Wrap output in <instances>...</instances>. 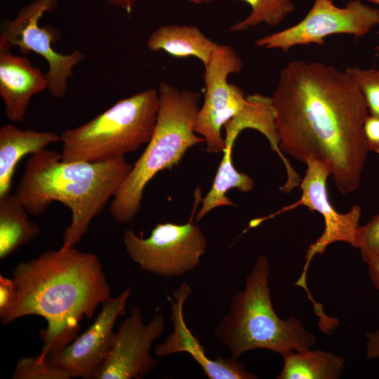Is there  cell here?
<instances>
[{
	"label": "cell",
	"instance_id": "cell-28",
	"mask_svg": "<svg viewBox=\"0 0 379 379\" xmlns=\"http://www.w3.org/2000/svg\"><path fill=\"white\" fill-rule=\"evenodd\" d=\"M367 264L371 281L379 292V255L371 259Z\"/></svg>",
	"mask_w": 379,
	"mask_h": 379
},
{
	"label": "cell",
	"instance_id": "cell-20",
	"mask_svg": "<svg viewBox=\"0 0 379 379\" xmlns=\"http://www.w3.org/2000/svg\"><path fill=\"white\" fill-rule=\"evenodd\" d=\"M234 143L225 142L223 157L217 171L213 185L201 200V207L196 216V221L201 220L208 212L224 206H234V203L226 197L227 192L233 188L248 192L253 190L254 181L244 173L238 172L232 161V149Z\"/></svg>",
	"mask_w": 379,
	"mask_h": 379
},
{
	"label": "cell",
	"instance_id": "cell-14",
	"mask_svg": "<svg viewBox=\"0 0 379 379\" xmlns=\"http://www.w3.org/2000/svg\"><path fill=\"white\" fill-rule=\"evenodd\" d=\"M191 293V287L187 283L182 284L173 291L175 300L171 299L170 305L173 330L162 343L155 347L154 354L157 357H166L178 352H187L209 379L258 378L234 357L224 359L217 357L215 359H211L206 356L204 347L192 334L184 319L183 306Z\"/></svg>",
	"mask_w": 379,
	"mask_h": 379
},
{
	"label": "cell",
	"instance_id": "cell-11",
	"mask_svg": "<svg viewBox=\"0 0 379 379\" xmlns=\"http://www.w3.org/2000/svg\"><path fill=\"white\" fill-rule=\"evenodd\" d=\"M306 164L307 167L305 175L299 185L302 190L300 199L283 208L277 213L302 205L311 211H317L324 220V231L321 237L308 247L302 272L295 282V285L305 290L312 302L316 304L306 283V276L311 261L317 254H322L329 245L336 241L348 243L356 248V237L359 227L361 209L359 206L355 205L347 213H340L336 211L328 197L326 180L331 175L329 169L324 164L314 159H310Z\"/></svg>",
	"mask_w": 379,
	"mask_h": 379
},
{
	"label": "cell",
	"instance_id": "cell-19",
	"mask_svg": "<svg viewBox=\"0 0 379 379\" xmlns=\"http://www.w3.org/2000/svg\"><path fill=\"white\" fill-rule=\"evenodd\" d=\"M282 357L278 379H338L345 367L343 357L321 350L290 352Z\"/></svg>",
	"mask_w": 379,
	"mask_h": 379
},
{
	"label": "cell",
	"instance_id": "cell-15",
	"mask_svg": "<svg viewBox=\"0 0 379 379\" xmlns=\"http://www.w3.org/2000/svg\"><path fill=\"white\" fill-rule=\"evenodd\" d=\"M47 88L39 67L27 57L13 54L12 48L0 45V95L9 121L22 122L32 98Z\"/></svg>",
	"mask_w": 379,
	"mask_h": 379
},
{
	"label": "cell",
	"instance_id": "cell-4",
	"mask_svg": "<svg viewBox=\"0 0 379 379\" xmlns=\"http://www.w3.org/2000/svg\"><path fill=\"white\" fill-rule=\"evenodd\" d=\"M159 109L152 136L114 197L109 212L120 224H129L141 209L147 183L159 171L177 166L186 152L204 142L194 130L199 110V95L162 81L158 88Z\"/></svg>",
	"mask_w": 379,
	"mask_h": 379
},
{
	"label": "cell",
	"instance_id": "cell-12",
	"mask_svg": "<svg viewBox=\"0 0 379 379\" xmlns=\"http://www.w3.org/2000/svg\"><path fill=\"white\" fill-rule=\"evenodd\" d=\"M165 327L162 314L144 324L140 308L135 305L114 332L108 355L95 379H140L157 366L150 349Z\"/></svg>",
	"mask_w": 379,
	"mask_h": 379
},
{
	"label": "cell",
	"instance_id": "cell-5",
	"mask_svg": "<svg viewBox=\"0 0 379 379\" xmlns=\"http://www.w3.org/2000/svg\"><path fill=\"white\" fill-rule=\"evenodd\" d=\"M270 264L260 255L246 276L245 288L232 299L230 312L214 331L235 359L246 352L266 349L281 356L303 352L316 344V337L295 318L281 319L272 307L268 284Z\"/></svg>",
	"mask_w": 379,
	"mask_h": 379
},
{
	"label": "cell",
	"instance_id": "cell-23",
	"mask_svg": "<svg viewBox=\"0 0 379 379\" xmlns=\"http://www.w3.org/2000/svg\"><path fill=\"white\" fill-rule=\"evenodd\" d=\"M13 379H69L70 376L60 368L53 366L48 360L39 361L35 357H23L16 364Z\"/></svg>",
	"mask_w": 379,
	"mask_h": 379
},
{
	"label": "cell",
	"instance_id": "cell-8",
	"mask_svg": "<svg viewBox=\"0 0 379 379\" xmlns=\"http://www.w3.org/2000/svg\"><path fill=\"white\" fill-rule=\"evenodd\" d=\"M127 253L140 268L158 276H181L193 270L206 253L207 241L192 220L184 225L159 223L146 239L132 229L123 237Z\"/></svg>",
	"mask_w": 379,
	"mask_h": 379
},
{
	"label": "cell",
	"instance_id": "cell-16",
	"mask_svg": "<svg viewBox=\"0 0 379 379\" xmlns=\"http://www.w3.org/2000/svg\"><path fill=\"white\" fill-rule=\"evenodd\" d=\"M61 141V135L50 131L22 130L8 124L0 128V198L10 193L15 167L27 154Z\"/></svg>",
	"mask_w": 379,
	"mask_h": 379
},
{
	"label": "cell",
	"instance_id": "cell-29",
	"mask_svg": "<svg viewBox=\"0 0 379 379\" xmlns=\"http://www.w3.org/2000/svg\"><path fill=\"white\" fill-rule=\"evenodd\" d=\"M136 1L137 0H107L109 4L121 8L128 14L131 13Z\"/></svg>",
	"mask_w": 379,
	"mask_h": 379
},
{
	"label": "cell",
	"instance_id": "cell-1",
	"mask_svg": "<svg viewBox=\"0 0 379 379\" xmlns=\"http://www.w3.org/2000/svg\"><path fill=\"white\" fill-rule=\"evenodd\" d=\"M282 152L324 164L343 194L355 191L368 152V112L345 72L320 62L293 60L281 71L271 97Z\"/></svg>",
	"mask_w": 379,
	"mask_h": 379
},
{
	"label": "cell",
	"instance_id": "cell-6",
	"mask_svg": "<svg viewBox=\"0 0 379 379\" xmlns=\"http://www.w3.org/2000/svg\"><path fill=\"white\" fill-rule=\"evenodd\" d=\"M158 109V91L153 88L119 100L89 121L62 132V160L100 163L136 151L150 140Z\"/></svg>",
	"mask_w": 379,
	"mask_h": 379
},
{
	"label": "cell",
	"instance_id": "cell-17",
	"mask_svg": "<svg viewBox=\"0 0 379 379\" xmlns=\"http://www.w3.org/2000/svg\"><path fill=\"white\" fill-rule=\"evenodd\" d=\"M218 45L198 27L186 25L160 26L147 40V47L151 51L162 50L178 58L196 57L204 67L209 63Z\"/></svg>",
	"mask_w": 379,
	"mask_h": 379
},
{
	"label": "cell",
	"instance_id": "cell-9",
	"mask_svg": "<svg viewBox=\"0 0 379 379\" xmlns=\"http://www.w3.org/2000/svg\"><path fill=\"white\" fill-rule=\"evenodd\" d=\"M243 65L241 58L232 47L218 44L204 67V98L194 130L204 138L208 152H223L225 141L221 129L248 103L244 91L228 82L229 76L239 72Z\"/></svg>",
	"mask_w": 379,
	"mask_h": 379
},
{
	"label": "cell",
	"instance_id": "cell-30",
	"mask_svg": "<svg viewBox=\"0 0 379 379\" xmlns=\"http://www.w3.org/2000/svg\"><path fill=\"white\" fill-rule=\"evenodd\" d=\"M187 1L191 3L196 4H201L203 3L202 0H187Z\"/></svg>",
	"mask_w": 379,
	"mask_h": 379
},
{
	"label": "cell",
	"instance_id": "cell-27",
	"mask_svg": "<svg viewBox=\"0 0 379 379\" xmlns=\"http://www.w3.org/2000/svg\"><path fill=\"white\" fill-rule=\"evenodd\" d=\"M366 338V359L379 357V330L365 333Z\"/></svg>",
	"mask_w": 379,
	"mask_h": 379
},
{
	"label": "cell",
	"instance_id": "cell-24",
	"mask_svg": "<svg viewBox=\"0 0 379 379\" xmlns=\"http://www.w3.org/2000/svg\"><path fill=\"white\" fill-rule=\"evenodd\" d=\"M356 248L359 249L366 263L379 255V214L373 216L366 225L358 228Z\"/></svg>",
	"mask_w": 379,
	"mask_h": 379
},
{
	"label": "cell",
	"instance_id": "cell-13",
	"mask_svg": "<svg viewBox=\"0 0 379 379\" xmlns=\"http://www.w3.org/2000/svg\"><path fill=\"white\" fill-rule=\"evenodd\" d=\"M131 288L102 303L100 312L80 336L47 359L53 366L65 371L70 378L95 379L109 352L117 319L126 312Z\"/></svg>",
	"mask_w": 379,
	"mask_h": 379
},
{
	"label": "cell",
	"instance_id": "cell-22",
	"mask_svg": "<svg viewBox=\"0 0 379 379\" xmlns=\"http://www.w3.org/2000/svg\"><path fill=\"white\" fill-rule=\"evenodd\" d=\"M361 91L368 114L379 118V69L351 67L345 71Z\"/></svg>",
	"mask_w": 379,
	"mask_h": 379
},
{
	"label": "cell",
	"instance_id": "cell-3",
	"mask_svg": "<svg viewBox=\"0 0 379 379\" xmlns=\"http://www.w3.org/2000/svg\"><path fill=\"white\" fill-rule=\"evenodd\" d=\"M124 157L108 161H65L62 154L42 149L28 159L16 186V194L29 214L38 216L53 201L72 213L61 249L74 248L88 230L132 169Z\"/></svg>",
	"mask_w": 379,
	"mask_h": 379
},
{
	"label": "cell",
	"instance_id": "cell-21",
	"mask_svg": "<svg viewBox=\"0 0 379 379\" xmlns=\"http://www.w3.org/2000/svg\"><path fill=\"white\" fill-rule=\"evenodd\" d=\"M208 3L218 0H202ZM248 3L251 8L250 14L244 20L232 25L230 32H244L264 22L276 26L294 11L291 0H241Z\"/></svg>",
	"mask_w": 379,
	"mask_h": 379
},
{
	"label": "cell",
	"instance_id": "cell-18",
	"mask_svg": "<svg viewBox=\"0 0 379 379\" xmlns=\"http://www.w3.org/2000/svg\"><path fill=\"white\" fill-rule=\"evenodd\" d=\"M16 193L0 198V260L34 240L40 233Z\"/></svg>",
	"mask_w": 379,
	"mask_h": 379
},
{
	"label": "cell",
	"instance_id": "cell-7",
	"mask_svg": "<svg viewBox=\"0 0 379 379\" xmlns=\"http://www.w3.org/2000/svg\"><path fill=\"white\" fill-rule=\"evenodd\" d=\"M58 0H36L22 8L13 20L1 25L0 45L18 48L24 55L34 53L43 57L48 69L45 76L49 93L63 98L67 91V80L73 69L85 59V54L75 50L69 54L55 51L53 44L60 39V31L53 26H39V20L47 11L54 9Z\"/></svg>",
	"mask_w": 379,
	"mask_h": 379
},
{
	"label": "cell",
	"instance_id": "cell-25",
	"mask_svg": "<svg viewBox=\"0 0 379 379\" xmlns=\"http://www.w3.org/2000/svg\"><path fill=\"white\" fill-rule=\"evenodd\" d=\"M364 131L368 151L379 154V118L368 114Z\"/></svg>",
	"mask_w": 379,
	"mask_h": 379
},
{
	"label": "cell",
	"instance_id": "cell-2",
	"mask_svg": "<svg viewBox=\"0 0 379 379\" xmlns=\"http://www.w3.org/2000/svg\"><path fill=\"white\" fill-rule=\"evenodd\" d=\"M14 298L0 314L6 326L18 318L38 315L47 322L39 332L43 346L39 361L71 343L79 322L91 319L99 304L111 297L110 286L98 257L70 248L42 253L19 263L13 272Z\"/></svg>",
	"mask_w": 379,
	"mask_h": 379
},
{
	"label": "cell",
	"instance_id": "cell-10",
	"mask_svg": "<svg viewBox=\"0 0 379 379\" xmlns=\"http://www.w3.org/2000/svg\"><path fill=\"white\" fill-rule=\"evenodd\" d=\"M379 22V11L360 0L335 6L331 0H315L305 17L298 23L255 41L256 47L277 48L286 53L297 45H323L324 39L335 34L363 37Z\"/></svg>",
	"mask_w": 379,
	"mask_h": 379
},
{
	"label": "cell",
	"instance_id": "cell-32",
	"mask_svg": "<svg viewBox=\"0 0 379 379\" xmlns=\"http://www.w3.org/2000/svg\"><path fill=\"white\" fill-rule=\"evenodd\" d=\"M378 32L379 33V22H378ZM375 49L379 52V46H376Z\"/></svg>",
	"mask_w": 379,
	"mask_h": 379
},
{
	"label": "cell",
	"instance_id": "cell-31",
	"mask_svg": "<svg viewBox=\"0 0 379 379\" xmlns=\"http://www.w3.org/2000/svg\"><path fill=\"white\" fill-rule=\"evenodd\" d=\"M368 1L373 2V3L379 5V0H368Z\"/></svg>",
	"mask_w": 379,
	"mask_h": 379
},
{
	"label": "cell",
	"instance_id": "cell-26",
	"mask_svg": "<svg viewBox=\"0 0 379 379\" xmlns=\"http://www.w3.org/2000/svg\"><path fill=\"white\" fill-rule=\"evenodd\" d=\"M14 284L12 279L0 276V314L6 311L14 298Z\"/></svg>",
	"mask_w": 379,
	"mask_h": 379
}]
</instances>
